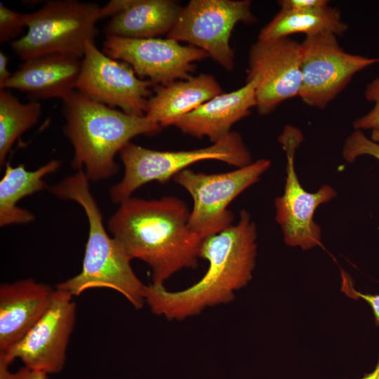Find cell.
Returning a JSON list of instances; mask_svg holds the SVG:
<instances>
[{
  "label": "cell",
  "mask_w": 379,
  "mask_h": 379,
  "mask_svg": "<svg viewBox=\"0 0 379 379\" xmlns=\"http://www.w3.org/2000/svg\"><path fill=\"white\" fill-rule=\"evenodd\" d=\"M103 52L128 64L136 75L157 85L192 77L194 62L209 55L196 46H182L170 38L131 39L107 36Z\"/></svg>",
  "instance_id": "obj_13"
},
{
  "label": "cell",
  "mask_w": 379,
  "mask_h": 379,
  "mask_svg": "<svg viewBox=\"0 0 379 379\" xmlns=\"http://www.w3.org/2000/svg\"><path fill=\"white\" fill-rule=\"evenodd\" d=\"M83 169L49 187L62 200L73 201L83 208L88 222V236L81 272L57 285L77 296L86 290L105 288L121 294L135 308L145 302V285L131 265L124 248L106 231L99 206L92 194Z\"/></svg>",
  "instance_id": "obj_4"
},
{
  "label": "cell",
  "mask_w": 379,
  "mask_h": 379,
  "mask_svg": "<svg viewBox=\"0 0 379 379\" xmlns=\"http://www.w3.org/2000/svg\"><path fill=\"white\" fill-rule=\"evenodd\" d=\"M256 82L246 81L241 88L222 93L178 119L173 126L183 133L216 142L231 133L232 126L256 107Z\"/></svg>",
  "instance_id": "obj_17"
},
{
  "label": "cell",
  "mask_w": 379,
  "mask_h": 379,
  "mask_svg": "<svg viewBox=\"0 0 379 379\" xmlns=\"http://www.w3.org/2000/svg\"><path fill=\"white\" fill-rule=\"evenodd\" d=\"M327 0H281L278 4L281 10L307 11L328 6Z\"/></svg>",
  "instance_id": "obj_28"
},
{
  "label": "cell",
  "mask_w": 379,
  "mask_h": 379,
  "mask_svg": "<svg viewBox=\"0 0 379 379\" xmlns=\"http://www.w3.org/2000/svg\"><path fill=\"white\" fill-rule=\"evenodd\" d=\"M55 290L32 279L1 284L0 353L16 345L39 321L49 308Z\"/></svg>",
  "instance_id": "obj_15"
},
{
  "label": "cell",
  "mask_w": 379,
  "mask_h": 379,
  "mask_svg": "<svg viewBox=\"0 0 379 379\" xmlns=\"http://www.w3.org/2000/svg\"><path fill=\"white\" fill-rule=\"evenodd\" d=\"M9 58L2 51L0 52V90H3L12 73L8 69Z\"/></svg>",
  "instance_id": "obj_29"
},
{
  "label": "cell",
  "mask_w": 379,
  "mask_h": 379,
  "mask_svg": "<svg viewBox=\"0 0 379 379\" xmlns=\"http://www.w3.org/2000/svg\"><path fill=\"white\" fill-rule=\"evenodd\" d=\"M63 102L64 133L74 148L72 166L89 180L114 175L115 155L139 135H154L161 127L145 116L131 115L74 91Z\"/></svg>",
  "instance_id": "obj_3"
},
{
  "label": "cell",
  "mask_w": 379,
  "mask_h": 379,
  "mask_svg": "<svg viewBox=\"0 0 379 379\" xmlns=\"http://www.w3.org/2000/svg\"><path fill=\"white\" fill-rule=\"evenodd\" d=\"M76 310L73 295L56 288L46 312L20 341L0 353V362L10 366L18 359L25 366L48 375L61 371L76 321Z\"/></svg>",
  "instance_id": "obj_14"
},
{
  "label": "cell",
  "mask_w": 379,
  "mask_h": 379,
  "mask_svg": "<svg viewBox=\"0 0 379 379\" xmlns=\"http://www.w3.org/2000/svg\"><path fill=\"white\" fill-rule=\"evenodd\" d=\"M256 82V108L262 114L299 97L302 83L301 43L290 37L257 40L248 52L246 81Z\"/></svg>",
  "instance_id": "obj_11"
},
{
  "label": "cell",
  "mask_w": 379,
  "mask_h": 379,
  "mask_svg": "<svg viewBox=\"0 0 379 379\" xmlns=\"http://www.w3.org/2000/svg\"><path fill=\"white\" fill-rule=\"evenodd\" d=\"M371 140L379 145V129L372 131Z\"/></svg>",
  "instance_id": "obj_31"
},
{
  "label": "cell",
  "mask_w": 379,
  "mask_h": 379,
  "mask_svg": "<svg viewBox=\"0 0 379 379\" xmlns=\"http://www.w3.org/2000/svg\"><path fill=\"white\" fill-rule=\"evenodd\" d=\"M256 239L255 224L243 210L236 224L201 241L199 258L206 260L208 267L198 281L177 291L164 285H146L145 302L153 314L169 320H182L208 307L229 303L235 291L252 279Z\"/></svg>",
  "instance_id": "obj_1"
},
{
  "label": "cell",
  "mask_w": 379,
  "mask_h": 379,
  "mask_svg": "<svg viewBox=\"0 0 379 379\" xmlns=\"http://www.w3.org/2000/svg\"><path fill=\"white\" fill-rule=\"evenodd\" d=\"M255 21L248 0H191L182 8L167 37L204 50L231 71L234 65L231 34L237 23Z\"/></svg>",
  "instance_id": "obj_8"
},
{
  "label": "cell",
  "mask_w": 379,
  "mask_h": 379,
  "mask_svg": "<svg viewBox=\"0 0 379 379\" xmlns=\"http://www.w3.org/2000/svg\"><path fill=\"white\" fill-rule=\"evenodd\" d=\"M0 379H49V377L46 373L26 366L11 372L8 365L0 362Z\"/></svg>",
  "instance_id": "obj_27"
},
{
  "label": "cell",
  "mask_w": 379,
  "mask_h": 379,
  "mask_svg": "<svg viewBox=\"0 0 379 379\" xmlns=\"http://www.w3.org/2000/svg\"><path fill=\"white\" fill-rule=\"evenodd\" d=\"M337 37L324 32L305 36L301 42L302 83L299 97L310 107L325 108L356 74L379 62V58L346 52Z\"/></svg>",
  "instance_id": "obj_9"
},
{
  "label": "cell",
  "mask_w": 379,
  "mask_h": 379,
  "mask_svg": "<svg viewBox=\"0 0 379 379\" xmlns=\"http://www.w3.org/2000/svg\"><path fill=\"white\" fill-rule=\"evenodd\" d=\"M119 154L124 166V177L109 190L111 201L117 204L131 197L143 185L166 183L199 161L218 160L238 168L252 163L248 149L236 131L208 147L192 150L158 151L128 142Z\"/></svg>",
  "instance_id": "obj_5"
},
{
  "label": "cell",
  "mask_w": 379,
  "mask_h": 379,
  "mask_svg": "<svg viewBox=\"0 0 379 379\" xmlns=\"http://www.w3.org/2000/svg\"><path fill=\"white\" fill-rule=\"evenodd\" d=\"M101 8L77 0L49 1L37 11L25 13L27 32L12 41L11 46L23 60L56 53L82 58L86 44L94 41L98 34Z\"/></svg>",
  "instance_id": "obj_6"
},
{
  "label": "cell",
  "mask_w": 379,
  "mask_h": 379,
  "mask_svg": "<svg viewBox=\"0 0 379 379\" xmlns=\"http://www.w3.org/2000/svg\"><path fill=\"white\" fill-rule=\"evenodd\" d=\"M154 86L150 81L139 78L128 64L100 51L94 41L86 44L77 91L126 114L142 117Z\"/></svg>",
  "instance_id": "obj_12"
},
{
  "label": "cell",
  "mask_w": 379,
  "mask_h": 379,
  "mask_svg": "<svg viewBox=\"0 0 379 379\" xmlns=\"http://www.w3.org/2000/svg\"><path fill=\"white\" fill-rule=\"evenodd\" d=\"M269 159H260L236 170L216 174L195 173L185 169L174 181L185 189L193 200L188 225L202 241L232 225L230 204L242 192L258 181L270 168Z\"/></svg>",
  "instance_id": "obj_7"
},
{
  "label": "cell",
  "mask_w": 379,
  "mask_h": 379,
  "mask_svg": "<svg viewBox=\"0 0 379 379\" xmlns=\"http://www.w3.org/2000/svg\"><path fill=\"white\" fill-rule=\"evenodd\" d=\"M364 95L366 100L373 103L372 109L353 122L357 131L379 129V77L368 84Z\"/></svg>",
  "instance_id": "obj_24"
},
{
  "label": "cell",
  "mask_w": 379,
  "mask_h": 379,
  "mask_svg": "<svg viewBox=\"0 0 379 379\" xmlns=\"http://www.w3.org/2000/svg\"><path fill=\"white\" fill-rule=\"evenodd\" d=\"M81 60L60 53L29 58L12 73L3 90L24 91L36 101L53 98L64 100L76 91Z\"/></svg>",
  "instance_id": "obj_16"
},
{
  "label": "cell",
  "mask_w": 379,
  "mask_h": 379,
  "mask_svg": "<svg viewBox=\"0 0 379 379\" xmlns=\"http://www.w3.org/2000/svg\"><path fill=\"white\" fill-rule=\"evenodd\" d=\"M41 104L21 102L12 93L0 91V165L2 166L14 142L39 120Z\"/></svg>",
  "instance_id": "obj_22"
},
{
  "label": "cell",
  "mask_w": 379,
  "mask_h": 379,
  "mask_svg": "<svg viewBox=\"0 0 379 379\" xmlns=\"http://www.w3.org/2000/svg\"><path fill=\"white\" fill-rule=\"evenodd\" d=\"M361 155H371L379 159V145L367 138L361 131H356L347 138L343 156L347 162H352Z\"/></svg>",
  "instance_id": "obj_23"
},
{
  "label": "cell",
  "mask_w": 379,
  "mask_h": 379,
  "mask_svg": "<svg viewBox=\"0 0 379 379\" xmlns=\"http://www.w3.org/2000/svg\"><path fill=\"white\" fill-rule=\"evenodd\" d=\"M153 89L145 117L161 128L173 126L178 119L222 93L219 83L208 74L157 85Z\"/></svg>",
  "instance_id": "obj_18"
},
{
  "label": "cell",
  "mask_w": 379,
  "mask_h": 379,
  "mask_svg": "<svg viewBox=\"0 0 379 379\" xmlns=\"http://www.w3.org/2000/svg\"><path fill=\"white\" fill-rule=\"evenodd\" d=\"M190 213L175 197H131L120 204L107 227L131 259L150 267L152 284L164 285L177 272L197 266L201 240L189 227Z\"/></svg>",
  "instance_id": "obj_2"
},
{
  "label": "cell",
  "mask_w": 379,
  "mask_h": 379,
  "mask_svg": "<svg viewBox=\"0 0 379 379\" xmlns=\"http://www.w3.org/2000/svg\"><path fill=\"white\" fill-rule=\"evenodd\" d=\"M360 379H379V357L377 364L373 371L369 373L365 374Z\"/></svg>",
  "instance_id": "obj_30"
},
{
  "label": "cell",
  "mask_w": 379,
  "mask_h": 379,
  "mask_svg": "<svg viewBox=\"0 0 379 379\" xmlns=\"http://www.w3.org/2000/svg\"><path fill=\"white\" fill-rule=\"evenodd\" d=\"M278 140L287 161L284 191L274 200L276 220L286 245L308 250L321 244V228L314 220L316 209L333 199L337 193L328 185H323L315 192H309L301 185L294 163L295 152L303 140L298 128L285 126Z\"/></svg>",
  "instance_id": "obj_10"
},
{
  "label": "cell",
  "mask_w": 379,
  "mask_h": 379,
  "mask_svg": "<svg viewBox=\"0 0 379 379\" xmlns=\"http://www.w3.org/2000/svg\"><path fill=\"white\" fill-rule=\"evenodd\" d=\"M342 286L341 289L343 293L350 298L357 299L361 298L366 301L372 308L375 324L379 326V294H364L357 291L352 286V279L343 271L341 272Z\"/></svg>",
  "instance_id": "obj_26"
},
{
  "label": "cell",
  "mask_w": 379,
  "mask_h": 379,
  "mask_svg": "<svg viewBox=\"0 0 379 379\" xmlns=\"http://www.w3.org/2000/svg\"><path fill=\"white\" fill-rule=\"evenodd\" d=\"M59 160H51L34 171H27L23 165L12 166L6 162L0 181V226L27 224L34 221V215L28 210L17 206L24 197L48 188L44 178L57 171Z\"/></svg>",
  "instance_id": "obj_20"
},
{
  "label": "cell",
  "mask_w": 379,
  "mask_h": 379,
  "mask_svg": "<svg viewBox=\"0 0 379 379\" xmlns=\"http://www.w3.org/2000/svg\"><path fill=\"white\" fill-rule=\"evenodd\" d=\"M25 25V13L12 10L0 4V42L16 38Z\"/></svg>",
  "instance_id": "obj_25"
},
{
  "label": "cell",
  "mask_w": 379,
  "mask_h": 379,
  "mask_svg": "<svg viewBox=\"0 0 379 379\" xmlns=\"http://www.w3.org/2000/svg\"><path fill=\"white\" fill-rule=\"evenodd\" d=\"M182 9L171 0H122L121 10L105 26L107 36L155 38L167 34Z\"/></svg>",
  "instance_id": "obj_19"
},
{
  "label": "cell",
  "mask_w": 379,
  "mask_h": 379,
  "mask_svg": "<svg viewBox=\"0 0 379 379\" xmlns=\"http://www.w3.org/2000/svg\"><path fill=\"white\" fill-rule=\"evenodd\" d=\"M347 30L348 25L343 21L340 11L336 8L328 6L307 11L280 9L260 30L258 39L267 41L289 37L294 34L309 36L324 32L340 36Z\"/></svg>",
  "instance_id": "obj_21"
}]
</instances>
